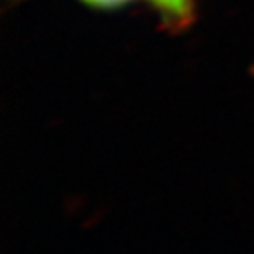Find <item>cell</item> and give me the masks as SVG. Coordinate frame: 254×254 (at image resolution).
I'll return each instance as SVG.
<instances>
[{
    "instance_id": "1",
    "label": "cell",
    "mask_w": 254,
    "mask_h": 254,
    "mask_svg": "<svg viewBox=\"0 0 254 254\" xmlns=\"http://www.w3.org/2000/svg\"><path fill=\"white\" fill-rule=\"evenodd\" d=\"M86 6L98 8V10H116L132 4H144L148 10H152L162 28L182 30L194 22L196 4L194 0H80Z\"/></svg>"
}]
</instances>
